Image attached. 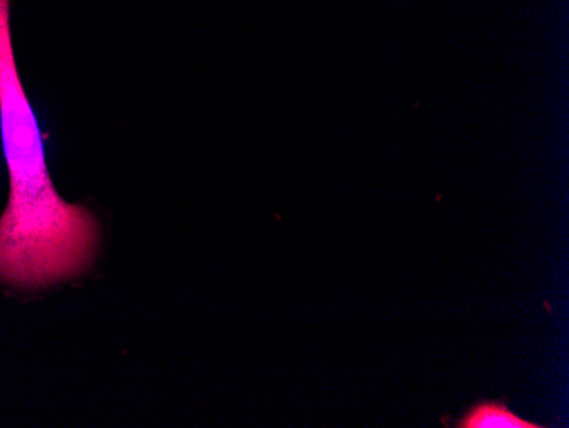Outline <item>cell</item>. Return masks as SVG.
I'll list each match as a JSON object with an SVG mask.
<instances>
[{"label":"cell","mask_w":569,"mask_h":428,"mask_svg":"<svg viewBox=\"0 0 569 428\" xmlns=\"http://www.w3.org/2000/svg\"><path fill=\"white\" fill-rule=\"evenodd\" d=\"M0 136L11 181L0 217V282L33 289L76 279L94 261L101 229L51 183L40 125L16 63L11 0H0Z\"/></svg>","instance_id":"1"},{"label":"cell","mask_w":569,"mask_h":428,"mask_svg":"<svg viewBox=\"0 0 569 428\" xmlns=\"http://www.w3.org/2000/svg\"><path fill=\"white\" fill-rule=\"evenodd\" d=\"M443 427L452 428H545L546 425L526 420L520 415L510 410L503 399H481L472 407L463 411L460 420L449 424L443 421Z\"/></svg>","instance_id":"2"}]
</instances>
